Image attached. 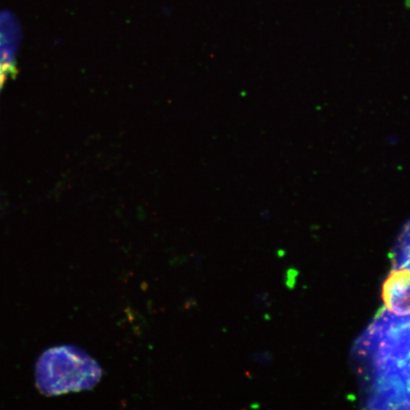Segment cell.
Masks as SVG:
<instances>
[{
	"label": "cell",
	"mask_w": 410,
	"mask_h": 410,
	"mask_svg": "<svg viewBox=\"0 0 410 410\" xmlns=\"http://www.w3.org/2000/svg\"><path fill=\"white\" fill-rule=\"evenodd\" d=\"M21 39V28L9 12L0 13V91L16 71V56Z\"/></svg>",
	"instance_id": "cell-3"
},
{
	"label": "cell",
	"mask_w": 410,
	"mask_h": 410,
	"mask_svg": "<svg viewBox=\"0 0 410 410\" xmlns=\"http://www.w3.org/2000/svg\"><path fill=\"white\" fill-rule=\"evenodd\" d=\"M97 362L76 346H62L43 353L36 366L38 389L47 396L89 390L101 379Z\"/></svg>",
	"instance_id": "cell-1"
},
{
	"label": "cell",
	"mask_w": 410,
	"mask_h": 410,
	"mask_svg": "<svg viewBox=\"0 0 410 410\" xmlns=\"http://www.w3.org/2000/svg\"><path fill=\"white\" fill-rule=\"evenodd\" d=\"M382 297L389 319L387 323L391 325L388 327L409 325L410 262L402 260L391 271L384 283Z\"/></svg>",
	"instance_id": "cell-2"
}]
</instances>
